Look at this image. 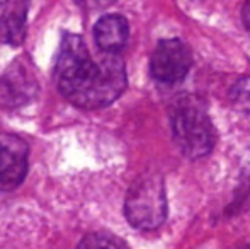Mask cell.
<instances>
[{"label":"cell","instance_id":"1","mask_svg":"<svg viewBox=\"0 0 250 249\" xmlns=\"http://www.w3.org/2000/svg\"><path fill=\"white\" fill-rule=\"evenodd\" d=\"M55 82L73 106L99 110L125 92L126 68L118 55L105 53L96 60L82 36L65 34L56 55Z\"/></svg>","mask_w":250,"mask_h":249},{"label":"cell","instance_id":"2","mask_svg":"<svg viewBox=\"0 0 250 249\" xmlns=\"http://www.w3.org/2000/svg\"><path fill=\"white\" fill-rule=\"evenodd\" d=\"M172 135L182 154L189 159L208 156L214 145V130L204 108L196 99H182L172 111Z\"/></svg>","mask_w":250,"mask_h":249},{"label":"cell","instance_id":"3","mask_svg":"<svg viewBox=\"0 0 250 249\" xmlns=\"http://www.w3.org/2000/svg\"><path fill=\"white\" fill-rule=\"evenodd\" d=\"M125 215L133 227L153 230L167 217V196L164 180L158 174H146L133 183L126 195Z\"/></svg>","mask_w":250,"mask_h":249},{"label":"cell","instance_id":"4","mask_svg":"<svg viewBox=\"0 0 250 249\" xmlns=\"http://www.w3.org/2000/svg\"><path fill=\"white\" fill-rule=\"evenodd\" d=\"M192 57L188 45L181 40H162L151 53L150 72L155 80L177 84L188 75Z\"/></svg>","mask_w":250,"mask_h":249},{"label":"cell","instance_id":"5","mask_svg":"<svg viewBox=\"0 0 250 249\" xmlns=\"http://www.w3.org/2000/svg\"><path fill=\"white\" fill-rule=\"evenodd\" d=\"M38 92L40 82L27 60H16L0 75V106L19 108L33 101Z\"/></svg>","mask_w":250,"mask_h":249},{"label":"cell","instance_id":"6","mask_svg":"<svg viewBox=\"0 0 250 249\" xmlns=\"http://www.w3.org/2000/svg\"><path fill=\"white\" fill-rule=\"evenodd\" d=\"M27 152L17 138H0V191H10L24 181Z\"/></svg>","mask_w":250,"mask_h":249},{"label":"cell","instance_id":"7","mask_svg":"<svg viewBox=\"0 0 250 249\" xmlns=\"http://www.w3.org/2000/svg\"><path fill=\"white\" fill-rule=\"evenodd\" d=\"M128 21L116 14L101 17L94 27V40L104 53L118 55L128 41Z\"/></svg>","mask_w":250,"mask_h":249},{"label":"cell","instance_id":"8","mask_svg":"<svg viewBox=\"0 0 250 249\" xmlns=\"http://www.w3.org/2000/svg\"><path fill=\"white\" fill-rule=\"evenodd\" d=\"M0 16V43L19 46L26 40V0H3Z\"/></svg>","mask_w":250,"mask_h":249},{"label":"cell","instance_id":"9","mask_svg":"<svg viewBox=\"0 0 250 249\" xmlns=\"http://www.w3.org/2000/svg\"><path fill=\"white\" fill-rule=\"evenodd\" d=\"M79 249H129V246L114 234L94 232L80 241Z\"/></svg>","mask_w":250,"mask_h":249},{"label":"cell","instance_id":"10","mask_svg":"<svg viewBox=\"0 0 250 249\" xmlns=\"http://www.w3.org/2000/svg\"><path fill=\"white\" fill-rule=\"evenodd\" d=\"M231 99L240 113L250 116V77L238 80L231 91Z\"/></svg>","mask_w":250,"mask_h":249},{"label":"cell","instance_id":"11","mask_svg":"<svg viewBox=\"0 0 250 249\" xmlns=\"http://www.w3.org/2000/svg\"><path fill=\"white\" fill-rule=\"evenodd\" d=\"M116 0H77V3H80L82 7L89 10H99V9H105V7L112 5Z\"/></svg>","mask_w":250,"mask_h":249},{"label":"cell","instance_id":"12","mask_svg":"<svg viewBox=\"0 0 250 249\" xmlns=\"http://www.w3.org/2000/svg\"><path fill=\"white\" fill-rule=\"evenodd\" d=\"M242 23H244V27L250 34V0H245L244 7H242Z\"/></svg>","mask_w":250,"mask_h":249},{"label":"cell","instance_id":"13","mask_svg":"<svg viewBox=\"0 0 250 249\" xmlns=\"http://www.w3.org/2000/svg\"><path fill=\"white\" fill-rule=\"evenodd\" d=\"M242 249H250V246H245V248H242Z\"/></svg>","mask_w":250,"mask_h":249}]
</instances>
